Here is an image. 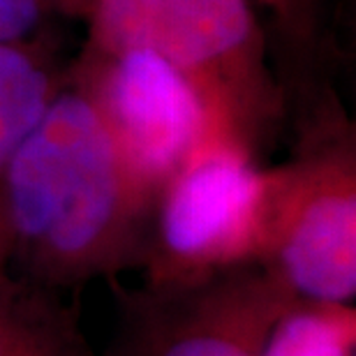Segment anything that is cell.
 <instances>
[{
	"mask_svg": "<svg viewBox=\"0 0 356 356\" xmlns=\"http://www.w3.org/2000/svg\"><path fill=\"white\" fill-rule=\"evenodd\" d=\"M54 14L49 0H0V44L28 42Z\"/></svg>",
	"mask_w": 356,
	"mask_h": 356,
	"instance_id": "8fae6325",
	"label": "cell"
},
{
	"mask_svg": "<svg viewBox=\"0 0 356 356\" xmlns=\"http://www.w3.org/2000/svg\"><path fill=\"white\" fill-rule=\"evenodd\" d=\"M356 315L352 305L287 298L268 322L259 356H354Z\"/></svg>",
	"mask_w": 356,
	"mask_h": 356,
	"instance_id": "9c48e42d",
	"label": "cell"
},
{
	"mask_svg": "<svg viewBox=\"0 0 356 356\" xmlns=\"http://www.w3.org/2000/svg\"><path fill=\"white\" fill-rule=\"evenodd\" d=\"M56 14H65V17H86L90 0H49Z\"/></svg>",
	"mask_w": 356,
	"mask_h": 356,
	"instance_id": "7c38bea8",
	"label": "cell"
},
{
	"mask_svg": "<svg viewBox=\"0 0 356 356\" xmlns=\"http://www.w3.org/2000/svg\"><path fill=\"white\" fill-rule=\"evenodd\" d=\"M7 261V234L3 225V216H0V266Z\"/></svg>",
	"mask_w": 356,
	"mask_h": 356,
	"instance_id": "4fadbf2b",
	"label": "cell"
},
{
	"mask_svg": "<svg viewBox=\"0 0 356 356\" xmlns=\"http://www.w3.org/2000/svg\"><path fill=\"white\" fill-rule=\"evenodd\" d=\"M63 83L65 76L31 40L0 44V174L44 118Z\"/></svg>",
	"mask_w": 356,
	"mask_h": 356,
	"instance_id": "ba28073f",
	"label": "cell"
},
{
	"mask_svg": "<svg viewBox=\"0 0 356 356\" xmlns=\"http://www.w3.org/2000/svg\"><path fill=\"white\" fill-rule=\"evenodd\" d=\"M270 192L273 169L238 132L206 139L153 199L144 243L155 282L192 287L257 261Z\"/></svg>",
	"mask_w": 356,
	"mask_h": 356,
	"instance_id": "277c9868",
	"label": "cell"
},
{
	"mask_svg": "<svg viewBox=\"0 0 356 356\" xmlns=\"http://www.w3.org/2000/svg\"><path fill=\"white\" fill-rule=\"evenodd\" d=\"M24 312L17 298L0 287V356H70L54 333Z\"/></svg>",
	"mask_w": 356,
	"mask_h": 356,
	"instance_id": "30bf717a",
	"label": "cell"
},
{
	"mask_svg": "<svg viewBox=\"0 0 356 356\" xmlns=\"http://www.w3.org/2000/svg\"><path fill=\"white\" fill-rule=\"evenodd\" d=\"M287 298L266 275L227 284L206 298L202 315L178 326L155 356H259L266 326Z\"/></svg>",
	"mask_w": 356,
	"mask_h": 356,
	"instance_id": "52a82bcc",
	"label": "cell"
},
{
	"mask_svg": "<svg viewBox=\"0 0 356 356\" xmlns=\"http://www.w3.org/2000/svg\"><path fill=\"white\" fill-rule=\"evenodd\" d=\"M252 5L268 21L270 58L287 109L301 116L331 92L329 70L336 51L338 0H252Z\"/></svg>",
	"mask_w": 356,
	"mask_h": 356,
	"instance_id": "8992f818",
	"label": "cell"
},
{
	"mask_svg": "<svg viewBox=\"0 0 356 356\" xmlns=\"http://www.w3.org/2000/svg\"><path fill=\"white\" fill-rule=\"evenodd\" d=\"M83 51H148L202 88L254 151L287 118L252 0H90Z\"/></svg>",
	"mask_w": 356,
	"mask_h": 356,
	"instance_id": "7a4b0ae2",
	"label": "cell"
},
{
	"mask_svg": "<svg viewBox=\"0 0 356 356\" xmlns=\"http://www.w3.org/2000/svg\"><path fill=\"white\" fill-rule=\"evenodd\" d=\"M151 206L88 92L65 76L0 174L7 259L47 282L106 273L141 250Z\"/></svg>",
	"mask_w": 356,
	"mask_h": 356,
	"instance_id": "6da1fadb",
	"label": "cell"
},
{
	"mask_svg": "<svg viewBox=\"0 0 356 356\" xmlns=\"http://www.w3.org/2000/svg\"><path fill=\"white\" fill-rule=\"evenodd\" d=\"M70 79L88 92L127 167L153 199L206 139L238 132L195 81L155 54L83 51Z\"/></svg>",
	"mask_w": 356,
	"mask_h": 356,
	"instance_id": "5b68a950",
	"label": "cell"
},
{
	"mask_svg": "<svg viewBox=\"0 0 356 356\" xmlns=\"http://www.w3.org/2000/svg\"><path fill=\"white\" fill-rule=\"evenodd\" d=\"M294 160L273 169L259 264L284 294L352 305L356 296V144L333 92L298 116Z\"/></svg>",
	"mask_w": 356,
	"mask_h": 356,
	"instance_id": "3957f363",
	"label": "cell"
}]
</instances>
